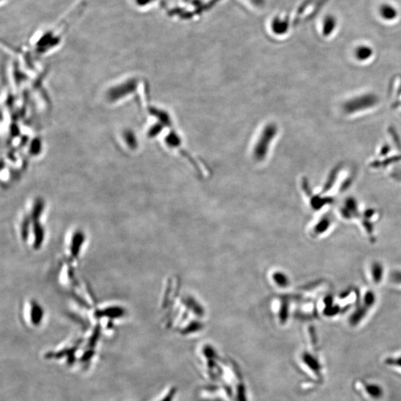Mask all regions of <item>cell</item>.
<instances>
[{
  "instance_id": "6da1fadb",
  "label": "cell",
  "mask_w": 401,
  "mask_h": 401,
  "mask_svg": "<svg viewBox=\"0 0 401 401\" xmlns=\"http://www.w3.org/2000/svg\"><path fill=\"white\" fill-rule=\"evenodd\" d=\"M84 241H85V236L83 233L79 231L73 233L69 245V252L73 257L75 258L77 256L78 257L82 245H83V243L84 244Z\"/></svg>"
},
{
  "instance_id": "7a4b0ae2",
  "label": "cell",
  "mask_w": 401,
  "mask_h": 401,
  "mask_svg": "<svg viewBox=\"0 0 401 401\" xmlns=\"http://www.w3.org/2000/svg\"><path fill=\"white\" fill-rule=\"evenodd\" d=\"M25 306L27 307L26 310L28 311L27 314H28V317H31L32 322L34 323H38L41 318H42V315H43V310L40 305L34 301H30L28 303L25 305Z\"/></svg>"
},
{
  "instance_id": "3957f363",
  "label": "cell",
  "mask_w": 401,
  "mask_h": 401,
  "mask_svg": "<svg viewBox=\"0 0 401 401\" xmlns=\"http://www.w3.org/2000/svg\"><path fill=\"white\" fill-rule=\"evenodd\" d=\"M366 389L367 392L369 393L372 397H375V398H379V397H381L382 393H383L381 388L378 386V385H366Z\"/></svg>"
},
{
  "instance_id": "277c9868",
  "label": "cell",
  "mask_w": 401,
  "mask_h": 401,
  "mask_svg": "<svg viewBox=\"0 0 401 401\" xmlns=\"http://www.w3.org/2000/svg\"><path fill=\"white\" fill-rule=\"evenodd\" d=\"M372 274H373L374 280L375 282L380 281L381 280L382 274H383V269H382L381 265L379 264H375L372 267Z\"/></svg>"
},
{
  "instance_id": "5b68a950",
  "label": "cell",
  "mask_w": 401,
  "mask_h": 401,
  "mask_svg": "<svg viewBox=\"0 0 401 401\" xmlns=\"http://www.w3.org/2000/svg\"><path fill=\"white\" fill-rule=\"evenodd\" d=\"M382 14L386 17V19L394 18L395 15V11L394 10L393 8L389 7V6H385L382 9Z\"/></svg>"
},
{
  "instance_id": "8992f818",
  "label": "cell",
  "mask_w": 401,
  "mask_h": 401,
  "mask_svg": "<svg viewBox=\"0 0 401 401\" xmlns=\"http://www.w3.org/2000/svg\"><path fill=\"white\" fill-rule=\"evenodd\" d=\"M369 51H370L369 49L361 48V49H358V52H356V56H358L361 59H364V58H367L366 55H368V54L369 55V53H370Z\"/></svg>"
},
{
  "instance_id": "52a82bcc",
  "label": "cell",
  "mask_w": 401,
  "mask_h": 401,
  "mask_svg": "<svg viewBox=\"0 0 401 401\" xmlns=\"http://www.w3.org/2000/svg\"><path fill=\"white\" fill-rule=\"evenodd\" d=\"M386 364L388 365L397 366L401 367V357L400 358L394 359V358H388L386 361Z\"/></svg>"
},
{
  "instance_id": "ba28073f",
  "label": "cell",
  "mask_w": 401,
  "mask_h": 401,
  "mask_svg": "<svg viewBox=\"0 0 401 401\" xmlns=\"http://www.w3.org/2000/svg\"><path fill=\"white\" fill-rule=\"evenodd\" d=\"M365 302L369 306H370V305H372V304L374 303V302H375V296H374L372 293L369 292L366 294Z\"/></svg>"
},
{
  "instance_id": "9c48e42d",
  "label": "cell",
  "mask_w": 401,
  "mask_h": 401,
  "mask_svg": "<svg viewBox=\"0 0 401 401\" xmlns=\"http://www.w3.org/2000/svg\"><path fill=\"white\" fill-rule=\"evenodd\" d=\"M329 225V220H323V221H322V222H320V224L318 225V231L319 232H323V231H325L326 229H327Z\"/></svg>"
},
{
  "instance_id": "30bf717a",
  "label": "cell",
  "mask_w": 401,
  "mask_h": 401,
  "mask_svg": "<svg viewBox=\"0 0 401 401\" xmlns=\"http://www.w3.org/2000/svg\"><path fill=\"white\" fill-rule=\"evenodd\" d=\"M392 279L397 283H401V272H395L393 274Z\"/></svg>"
}]
</instances>
